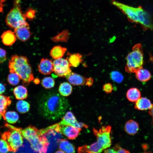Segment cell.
Instances as JSON below:
<instances>
[{
	"mask_svg": "<svg viewBox=\"0 0 153 153\" xmlns=\"http://www.w3.org/2000/svg\"><path fill=\"white\" fill-rule=\"evenodd\" d=\"M38 68L41 73L44 75H49L53 71V62L51 60L42 58L38 65Z\"/></svg>",
	"mask_w": 153,
	"mask_h": 153,
	"instance_id": "13",
	"label": "cell"
},
{
	"mask_svg": "<svg viewBox=\"0 0 153 153\" xmlns=\"http://www.w3.org/2000/svg\"><path fill=\"white\" fill-rule=\"evenodd\" d=\"M6 90V87L5 85L0 82V94H1L5 92Z\"/></svg>",
	"mask_w": 153,
	"mask_h": 153,
	"instance_id": "38",
	"label": "cell"
},
{
	"mask_svg": "<svg viewBox=\"0 0 153 153\" xmlns=\"http://www.w3.org/2000/svg\"><path fill=\"white\" fill-rule=\"evenodd\" d=\"M149 113L152 117V124L153 125V104L152 107L149 111Z\"/></svg>",
	"mask_w": 153,
	"mask_h": 153,
	"instance_id": "39",
	"label": "cell"
},
{
	"mask_svg": "<svg viewBox=\"0 0 153 153\" xmlns=\"http://www.w3.org/2000/svg\"><path fill=\"white\" fill-rule=\"evenodd\" d=\"M68 82L73 86L83 85L86 82V78L83 76L71 72L66 76Z\"/></svg>",
	"mask_w": 153,
	"mask_h": 153,
	"instance_id": "14",
	"label": "cell"
},
{
	"mask_svg": "<svg viewBox=\"0 0 153 153\" xmlns=\"http://www.w3.org/2000/svg\"><path fill=\"white\" fill-rule=\"evenodd\" d=\"M41 84L46 89H50L53 87L55 85L54 80L50 77H46L42 80Z\"/></svg>",
	"mask_w": 153,
	"mask_h": 153,
	"instance_id": "30",
	"label": "cell"
},
{
	"mask_svg": "<svg viewBox=\"0 0 153 153\" xmlns=\"http://www.w3.org/2000/svg\"><path fill=\"white\" fill-rule=\"evenodd\" d=\"M143 54L141 44H135L132 51L129 53L126 58V63L125 67L126 71L128 73H135L139 69L143 68Z\"/></svg>",
	"mask_w": 153,
	"mask_h": 153,
	"instance_id": "6",
	"label": "cell"
},
{
	"mask_svg": "<svg viewBox=\"0 0 153 153\" xmlns=\"http://www.w3.org/2000/svg\"><path fill=\"white\" fill-rule=\"evenodd\" d=\"M93 82V79L91 77L86 78V84L89 87L92 85Z\"/></svg>",
	"mask_w": 153,
	"mask_h": 153,
	"instance_id": "37",
	"label": "cell"
},
{
	"mask_svg": "<svg viewBox=\"0 0 153 153\" xmlns=\"http://www.w3.org/2000/svg\"><path fill=\"white\" fill-rule=\"evenodd\" d=\"M135 73L136 78L141 82L147 81L151 78V75L149 71L143 68L137 70Z\"/></svg>",
	"mask_w": 153,
	"mask_h": 153,
	"instance_id": "22",
	"label": "cell"
},
{
	"mask_svg": "<svg viewBox=\"0 0 153 153\" xmlns=\"http://www.w3.org/2000/svg\"><path fill=\"white\" fill-rule=\"evenodd\" d=\"M124 129L128 134L133 135L136 134L139 129L138 124L135 121L130 120L126 123Z\"/></svg>",
	"mask_w": 153,
	"mask_h": 153,
	"instance_id": "17",
	"label": "cell"
},
{
	"mask_svg": "<svg viewBox=\"0 0 153 153\" xmlns=\"http://www.w3.org/2000/svg\"><path fill=\"white\" fill-rule=\"evenodd\" d=\"M56 153H64L61 150H58L57 151H56Z\"/></svg>",
	"mask_w": 153,
	"mask_h": 153,
	"instance_id": "42",
	"label": "cell"
},
{
	"mask_svg": "<svg viewBox=\"0 0 153 153\" xmlns=\"http://www.w3.org/2000/svg\"><path fill=\"white\" fill-rule=\"evenodd\" d=\"M9 97L0 94V115L4 118L6 109L11 103Z\"/></svg>",
	"mask_w": 153,
	"mask_h": 153,
	"instance_id": "21",
	"label": "cell"
},
{
	"mask_svg": "<svg viewBox=\"0 0 153 153\" xmlns=\"http://www.w3.org/2000/svg\"><path fill=\"white\" fill-rule=\"evenodd\" d=\"M35 10L30 8L24 14L25 17L29 19H33L35 16Z\"/></svg>",
	"mask_w": 153,
	"mask_h": 153,
	"instance_id": "33",
	"label": "cell"
},
{
	"mask_svg": "<svg viewBox=\"0 0 153 153\" xmlns=\"http://www.w3.org/2000/svg\"><path fill=\"white\" fill-rule=\"evenodd\" d=\"M20 0L14 1L12 8L7 14L5 22L7 26L14 29L23 26L28 25L26 18L22 13Z\"/></svg>",
	"mask_w": 153,
	"mask_h": 153,
	"instance_id": "7",
	"label": "cell"
},
{
	"mask_svg": "<svg viewBox=\"0 0 153 153\" xmlns=\"http://www.w3.org/2000/svg\"><path fill=\"white\" fill-rule=\"evenodd\" d=\"M104 152L105 153H115L114 151V150L112 148L106 149L104 150Z\"/></svg>",
	"mask_w": 153,
	"mask_h": 153,
	"instance_id": "40",
	"label": "cell"
},
{
	"mask_svg": "<svg viewBox=\"0 0 153 153\" xmlns=\"http://www.w3.org/2000/svg\"><path fill=\"white\" fill-rule=\"evenodd\" d=\"M10 73L15 72L20 77L24 85L27 86L34 79L29 60L25 56L14 55L9 60Z\"/></svg>",
	"mask_w": 153,
	"mask_h": 153,
	"instance_id": "2",
	"label": "cell"
},
{
	"mask_svg": "<svg viewBox=\"0 0 153 153\" xmlns=\"http://www.w3.org/2000/svg\"><path fill=\"white\" fill-rule=\"evenodd\" d=\"M112 4L120 10L131 21L141 24L146 28H152L153 24L149 14L141 7L129 6L113 1Z\"/></svg>",
	"mask_w": 153,
	"mask_h": 153,
	"instance_id": "3",
	"label": "cell"
},
{
	"mask_svg": "<svg viewBox=\"0 0 153 153\" xmlns=\"http://www.w3.org/2000/svg\"><path fill=\"white\" fill-rule=\"evenodd\" d=\"M23 137L29 142L31 148L35 152L40 153L46 152L49 142L45 136L40 134L39 130L35 127L27 129Z\"/></svg>",
	"mask_w": 153,
	"mask_h": 153,
	"instance_id": "5",
	"label": "cell"
},
{
	"mask_svg": "<svg viewBox=\"0 0 153 153\" xmlns=\"http://www.w3.org/2000/svg\"><path fill=\"white\" fill-rule=\"evenodd\" d=\"M30 107L29 103L23 100H20L16 104V109L17 111L21 113L28 112L29 110Z\"/></svg>",
	"mask_w": 153,
	"mask_h": 153,
	"instance_id": "26",
	"label": "cell"
},
{
	"mask_svg": "<svg viewBox=\"0 0 153 153\" xmlns=\"http://www.w3.org/2000/svg\"><path fill=\"white\" fill-rule=\"evenodd\" d=\"M68 60L71 66L76 67L82 63V56L79 53L70 54Z\"/></svg>",
	"mask_w": 153,
	"mask_h": 153,
	"instance_id": "24",
	"label": "cell"
},
{
	"mask_svg": "<svg viewBox=\"0 0 153 153\" xmlns=\"http://www.w3.org/2000/svg\"><path fill=\"white\" fill-rule=\"evenodd\" d=\"M3 43L5 45L10 46L16 41V37L14 32L10 30L4 31L1 36Z\"/></svg>",
	"mask_w": 153,
	"mask_h": 153,
	"instance_id": "15",
	"label": "cell"
},
{
	"mask_svg": "<svg viewBox=\"0 0 153 153\" xmlns=\"http://www.w3.org/2000/svg\"><path fill=\"white\" fill-rule=\"evenodd\" d=\"M58 91L63 96H67L71 94L72 91V87L70 84L67 82H63L60 85Z\"/></svg>",
	"mask_w": 153,
	"mask_h": 153,
	"instance_id": "25",
	"label": "cell"
},
{
	"mask_svg": "<svg viewBox=\"0 0 153 153\" xmlns=\"http://www.w3.org/2000/svg\"><path fill=\"white\" fill-rule=\"evenodd\" d=\"M13 92L16 99L23 100L27 97V90L26 88L23 86L19 85L16 86L14 89Z\"/></svg>",
	"mask_w": 153,
	"mask_h": 153,
	"instance_id": "19",
	"label": "cell"
},
{
	"mask_svg": "<svg viewBox=\"0 0 153 153\" xmlns=\"http://www.w3.org/2000/svg\"><path fill=\"white\" fill-rule=\"evenodd\" d=\"M14 32L16 37L22 42L28 40L31 35L29 25L16 28L14 29Z\"/></svg>",
	"mask_w": 153,
	"mask_h": 153,
	"instance_id": "12",
	"label": "cell"
},
{
	"mask_svg": "<svg viewBox=\"0 0 153 153\" xmlns=\"http://www.w3.org/2000/svg\"><path fill=\"white\" fill-rule=\"evenodd\" d=\"M53 71L57 76L59 77H66L71 72L70 65L68 60L60 58L55 59L53 62Z\"/></svg>",
	"mask_w": 153,
	"mask_h": 153,
	"instance_id": "9",
	"label": "cell"
},
{
	"mask_svg": "<svg viewBox=\"0 0 153 153\" xmlns=\"http://www.w3.org/2000/svg\"><path fill=\"white\" fill-rule=\"evenodd\" d=\"M10 129L2 135V137L7 141L10 151L14 152L23 145V137L21 133L20 128L10 125Z\"/></svg>",
	"mask_w": 153,
	"mask_h": 153,
	"instance_id": "8",
	"label": "cell"
},
{
	"mask_svg": "<svg viewBox=\"0 0 153 153\" xmlns=\"http://www.w3.org/2000/svg\"><path fill=\"white\" fill-rule=\"evenodd\" d=\"M37 105L41 116L52 121L62 118L69 106L68 99L54 91L43 94L38 99Z\"/></svg>",
	"mask_w": 153,
	"mask_h": 153,
	"instance_id": "1",
	"label": "cell"
},
{
	"mask_svg": "<svg viewBox=\"0 0 153 153\" xmlns=\"http://www.w3.org/2000/svg\"><path fill=\"white\" fill-rule=\"evenodd\" d=\"M7 59L6 52L5 50L0 48V63L4 62Z\"/></svg>",
	"mask_w": 153,
	"mask_h": 153,
	"instance_id": "35",
	"label": "cell"
},
{
	"mask_svg": "<svg viewBox=\"0 0 153 153\" xmlns=\"http://www.w3.org/2000/svg\"><path fill=\"white\" fill-rule=\"evenodd\" d=\"M153 104L149 99L143 97H140L135 102V108L140 110H150Z\"/></svg>",
	"mask_w": 153,
	"mask_h": 153,
	"instance_id": "16",
	"label": "cell"
},
{
	"mask_svg": "<svg viewBox=\"0 0 153 153\" xmlns=\"http://www.w3.org/2000/svg\"><path fill=\"white\" fill-rule=\"evenodd\" d=\"M68 31H64L55 36L52 38V40L54 42H67L69 38Z\"/></svg>",
	"mask_w": 153,
	"mask_h": 153,
	"instance_id": "28",
	"label": "cell"
},
{
	"mask_svg": "<svg viewBox=\"0 0 153 153\" xmlns=\"http://www.w3.org/2000/svg\"><path fill=\"white\" fill-rule=\"evenodd\" d=\"M18 114L14 111H8L5 112L4 115L5 119L10 124H14L18 120Z\"/></svg>",
	"mask_w": 153,
	"mask_h": 153,
	"instance_id": "27",
	"label": "cell"
},
{
	"mask_svg": "<svg viewBox=\"0 0 153 153\" xmlns=\"http://www.w3.org/2000/svg\"><path fill=\"white\" fill-rule=\"evenodd\" d=\"M9 151L10 148L7 141L2 137L0 139V153H7Z\"/></svg>",
	"mask_w": 153,
	"mask_h": 153,
	"instance_id": "32",
	"label": "cell"
},
{
	"mask_svg": "<svg viewBox=\"0 0 153 153\" xmlns=\"http://www.w3.org/2000/svg\"><path fill=\"white\" fill-rule=\"evenodd\" d=\"M58 124L60 125H70L80 129L82 127H88L83 123L78 122L73 114L70 111L65 114L61 121Z\"/></svg>",
	"mask_w": 153,
	"mask_h": 153,
	"instance_id": "11",
	"label": "cell"
},
{
	"mask_svg": "<svg viewBox=\"0 0 153 153\" xmlns=\"http://www.w3.org/2000/svg\"><path fill=\"white\" fill-rule=\"evenodd\" d=\"M50 126L56 132L65 135L70 139L77 137L81 129L70 125H60L58 123Z\"/></svg>",
	"mask_w": 153,
	"mask_h": 153,
	"instance_id": "10",
	"label": "cell"
},
{
	"mask_svg": "<svg viewBox=\"0 0 153 153\" xmlns=\"http://www.w3.org/2000/svg\"><path fill=\"white\" fill-rule=\"evenodd\" d=\"M20 79L19 76L15 72L10 73L7 78V81L8 83L14 86L18 84Z\"/></svg>",
	"mask_w": 153,
	"mask_h": 153,
	"instance_id": "29",
	"label": "cell"
},
{
	"mask_svg": "<svg viewBox=\"0 0 153 153\" xmlns=\"http://www.w3.org/2000/svg\"><path fill=\"white\" fill-rule=\"evenodd\" d=\"M33 82L35 84H38L40 82V80L38 78L35 79L33 80Z\"/></svg>",
	"mask_w": 153,
	"mask_h": 153,
	"instance_id": "41",
	"label": "cell"
},
{
	"mask_svg": "<svg viewBox=\"0 0 153 153\" xmlns=\"http://www.w3.org/2000/svg\"><path fill=\"white\" fill-rule=\"evenodd\" d=\"M115 153H129V152L126 149H123L118 146H116L112 148Z\"/></svg>",
	"mask_w": 153,
	"mask_h": 153,
	"instance_id": "36",
	"label": "cell"
},
{
	"mask_svg": "<svg viewBox=\"0 0 153 153\" xmlns=\"http://www.w3.org/2000/svg\"><path fill=\"white\" fill-rule=\"evenodd\" d=\"M103 90L106 93L109 94L112 92L113 90V86L110 83H107L103 86Z\"/></svg>",
	"mask_w": 153,
	"mask_h": 153,
	"instance_id": "34",
	"label": "cell"
},
{
	"mask_svg": "<svg viewBox=\"0 0 153 153\" xmlns=\"http://www.w3.org/2000/svg\"><path fill=\"white\" fill-rule=\"evenodd\" d=\"M111 129L110 126H102L99 130L94 128L93 133L97 137V141L91 145H85L79 147L78 150V152L99 153L110 147L111 144L110 136Z\"/></svg>",
	"mask_w": 153,
	"mask_h": 153,
	"instance_id": "4",
	"label": "cell"
},
{
	"mask_svg": "<svg viewBox=\"0 0 153 153\" xmlns=\"http://www.w3.org/2000/svg\"><path fill=\"white\" fill-rule=\"evenodd\" d=\"M141 96L140 91L135 88H130L127 92V98L129 101L132 102H135L141 97Z\"/></svg>",
	"mask_w": 153,
	"mask_h": 153,
	"instance_id": "23",
	"label": "cell"
},
{
	"mask_svg": "<svg viewBox=\"0 0 153 153\" xmlns=\"http://www.w3.org/2000/svg\"><path fill=\"white\" fill-rule=\"evenodd\" d=\"M59 148L64 153H71L75 152L74 146L67 140L62 139L59 141Z\"/></svg>",
	"mask_w": 153,
	"mask_h": 153,
	"instance_id": "18",
	"label": "cell"
},
{
	"mask_svg": "<svg viewBox=\"0 0 153 153\" xmlns=\"http://www.w3.org/2000/svg\"><path fill=\"white\" fill-rule=\"evenodd\" d=\"M67 50L66 48L60 45L55 46L51 50L50 55L54 59L60 58L63 57Z\"/></svg>",
	"mask_w": 153,
	"mask_h": 153,
	"instance_id": "20",
	"label": "cell"
},
{
	"mask_svg": "<svg viewBox=\"0 0 153 153\" xmlns=\"http://www.w3.org/2000/svg\"><path fill=\"white\" fill-rule=\"evenodd\" d=\"M110 76L113 81L117 83L121 82L124 79L122 75L117 71H112L110 74Z\"/></svg>",
	"mask_w": 153,
	"mask_h": 153,
	"instance_id": "31",
	"label": "cell"
}]
</instances>
